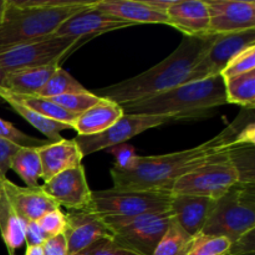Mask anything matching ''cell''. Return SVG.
Here are the masks:
<instances>
[{"instance_id": "9c48e42d", "label": "cell", "mask_w": 255, "mask_h": 255, "mask_svg": "<svg viewBox=\"0 0 255 255\" xmlns=\"http://www.w3.org/2000/svg\"><path fill=\"white\" fill-rule=\"evenodd\" d=\"M183 120L179 115H144L125 114L106 131L94 136H77L75 142L79 146L82 156H89L102 149H110L119 144L126 143L128 139L147 129L159 127L171 121Z\"/></svg>"}, {"instance_id": "8fae6325", "label": "cell", "mask_w": 255, "mask_h": 255, "mask_svg": "<svg viewBox=\"0 0 255 255\" xmlns=\"http://www.w3.org/2000/svg\"><path fill=\"white\" fill-rule=\"evenodd\" d=\"M251 46H255V29L218 35L198 64L193 67L191 81L221 75L237 54Z\"/></svg>"}, {"instance_id": "d6a6232c", "label": "cell", "mask_w": 255, "mask_h": 255, "mask_svg": "<svg viewBox=\"0 0 255 255\" xmlns=\"http://www.w3.org/2000/svg\"><path fill=\"white\" fill-rule=\"evenodd\" d=\"M255 70V46H251L237 54L229 64L224 67L221 76L223 79L238 76Z\"/></svg>"}, {"instance_id": "484cf974", "label": "cell", "mask_w": 255, "mask_h": 255, "mask_svg": "<svg viewBox=\"0 0 255 255\" xmlns=\"http://www.w3.org/2000/svg\"><path fill=\"white\" fill-rule=\"evenodd\" d=\"M223 80L228 104L248 110L255 109V70Z\"/></svg>"}, {"instance_id": "4dcf8cb0", "label": "cell", "mask_w": 255, "mask_h": 255, "mask_svg": "<svg viewBox=\"0 0 255 255\" xmlns=\"http://www.w3.org/2000/svg\"><path fill=\"white\" fill-rule=\"evenodd\" d=\"M241 184H255V144H241L231 151Z\"/></svg>"}, {"instance_id": "6da1fadb", "label": "cell", "mask_w": 255, "mask_h": 255, "mask_svg": "<svg viewBox=\"0 0 255 255\" xmlns=\"http://www.w3.org/2000/svg\"><path fill=\"white\" fill-rule=\"evenodd\" d=\"M249 110H247L248 114ZM243 112L221 133L199 146L159 156H136L125 168L112 167L110 176L114 188L131 191L171 192L178 178L206 163L217 154L232 151L241 144H255L253 115L249 119Z\"/></svg>"}, {"instance_id": "836d02e7", "label": "cell", "mask_w": 255, "mask_h": 255, "mask_svg": "<svg viewBox=\"0 0 255 255\" xmlns=\"http://www.w3.org/2000/svg\"><path fill=\"white\" fill-rule=\"evenodd\" d=\"M76 255H139L114 241V238H102L95 242L89 248Z\"/></svg>"}, {"instance_id": "74e56055", "label": "cell", "mask_w": 255, "mask_h": 255, "mask_svg": "<svg viewBox=\"0 0 255 255\" xmlns=\"http://www.w3.org/2000/svg\"><path fill=\"white\" fill-rule=\"evenodd\" d=\"M19 148L20 146L17 144L0 138V179H6L7 172L10 171V162Z\"/></svg>"}, {"instance_id": "8d00e7d4", "label": "cell", "mask_w": 255, "mask_h": 255, "mask_svg": "<svg viewBox=\"0 0 255 255\" xmlns=\"http://www.w3.org/2000/svg\"><path fill=\"white\" fill-rule=\"evenodd\" d=\"M110 153L114 154L115 157V164L114 167L116 168H125V167L129 166L131 162L133 161L136 154V149L131 144H119L116 147H112V148L107 149Z\"/></svg>"}, {"instance_id": "7bdbcfd3", "label": "cell", "mask_w": 255, "mask_h": 255, "mask_svg": "<svg viewBox=\"0 0 255 255\" xmlns=\"http://www.w3.org/2000/svg\"><path fill=\"white\" fill-rule=\"evenodd\" d=\"M6 1L7 0H0V21H1L2 16H4L5 9H6Z\"/></svg>"}, {"instance_id": "f1b7e54d", "label": "cell", "mask_w": 255, "mask_h": 255, "mask_svg": "<svg viewBox=\"0 0 255 255\" xmlns=\"http://www.w3.org/2000/svg\"><path fill=\"white\" fill-rule=\"evenodd\" d=\"M85 91L87 90L75 77H72L69 71L59 66L36 96L52 99V97L62 96V95L79 94V92Z\"/></svg>"}, {"instance_id": "52a82bcc", "label": "cell", "mask_w": 255, "mask_h": 255, "mask_svg": "<svg viewBox=\"0 0 255 255\" xmlns=\"http://www.w3.org/2000/svg\"><path fill=\"white\" fill-rule=\"evenodd\" d=\"M237 184H241V178L229 151L217 154L177 179L171 193L207 197L216 201Z\"/></svg>"}, {"instance_id": "4316f807", "label": "cell", "mask_w": 255, "mask_h": 255, "mask_svg": "<svg viewBox=\"0 0 255 255\" xmlns=\"http://www.w3.org/2000/svg\"><path fill=\"white\" fill-rule=\"evenodd\" d=\"M10 169L14 171L24 181L26 187L34 188L39 186V178H41V162H40L37 148L20 147L12 156L10 162Z\"/></svg>"}, {"instance_id": "ffe728a7", "label": "cell", "mask_w": 255, "mask_h": 255, "mask_svg": "<svg viewBox=\"0 0 255 255\" xmlns=\"http://www.w3.org/2000/svg\"><path fill=\"white\" fill-rule=\"evenodd\" d=\"M95 9L102 14L109 15L122 21L139 24H167L168 17L163 12H159L149 7L143 0H96Z\"/></svg>"}, {"instance_id": "60d3db41", "label": "cell", "mask_w": 255, "mask_h": 255, "mask_svg": "<svg viewBox=\"0 0 255 255\" xmlns=\"http://www.w3.org/2000/svg\"><path fill=\"white\" fill-rule=\"evenodd\" d=\"M177 0H143V2L146 5H148L149 7H152L153 10L159 12H163L167 15V11L169 10V7L176 2Z\"/></svg>"}, {"instance_id": "f6af8a7d", "label": "cell", "mask_w": 255, "mask_h": 255, "mask_svg": "<svg viewBox=\"0 0 255 255\" xmlns=\"http://www.w3.org/2000/svg\"><path fill=\"white\" fill-rule=\"evenodd\" d=\"M1 181H4V179H0V184H1Z\"/></svg>"}, {"instance_id": "e0dca14e", "label": "cell", "mask_w": 255, "mask_h": 255, "mask_svg": "<svg viewBox=\"0 0 255 255\" xmlns=\"http://www.w3.org/2000/svg\"><path fill=\"white\" fill-rule=\"evenodd\" d=\"M214 199L187 194H172L168 212L172 219L193 238L201 233L211 216Z\"/></svg>"}, {"instance_id": "1f68e13d", "label": "cell", "mask_w": 255, "mask_h": 255, "mask_svg": "<svg viewBox=\"0 0 255 255\" xmlns=\"http://www.w3.org/2000/svg\"><path fill=\"white\" fill-rule=\"evenodd\" d=\"M52 101L61 106L62 109L67 110V111L72 112V114L81 115L90 107L94 106L97 101L100 100L99 96L90 91L79 92V94H69L62 95V96L52 97Z\"/></svg>"}, {"instance_id": "5bb4252c", "label": "cell", "mask_w": 255, "mask_h": 255, "mask_svg": "<svg viewBox=\"0 0 255 255\" xmlns=\"http://www.w3.org/2000/svg\"><path fill=\"white\" fill-rule=\"evenodd\" d=\"M64 236L69 255H76L102 238H112L106 224L87 209L71 211L66 214Z\"/></svg>"}, {"instance_id": "d4e9b609", "label": "cell", "mask_w": 255, "mask_h": 255, "mask_svg": "<svg viewBox=\"0 0 255 255\" xmlns=\"http://www.w3.org/2000/svg\"><path fill=\"white\" fill-rule=\"evenodd\" d=\"M0 100H2V101L6 102V104H9L16 114H19L22 119L26 120L30 125H32V126L37 129V131L41 132L49 142L61 141L62 137L60 136V133H61L62 131H65V129H72V127L69 126V125L54 121V120H50L47 119V117L41 116L40 114L35 112L34 110L29 109V107H26L25 105L20 104L19 101L6 96V95L0 94Z\"/></svg>"}, {"instance_id": "9a60e30c", "label": "cell", "mask_w": 255, "mask_h": 255, "mask_svg": "<svg viewBox=\"0 0 255 255\" xmlns=\"http://www.w3.org/2000/svg\"><path fill=\"white\" fill-rule=\"evenodd\" d=\"M131 26H134V25L102 14L92 5L66 20L55 31L54 36L91 40L92 37L99 36V35L115 31V30L127 29Z\"/></svg>"}, {"instance_id": "f35d334b", "label": "cell", "mask_w": 255, "mask_h": 255, "mask_svg": "<svg viewBox=\"0 0 255 255\" xmlns=\"http://www.w3.org/2000/svg\"><path fill=\"white\" fill-rule=\"evenodd\" d=\"M50 238L39 222H27L25 223V242L26 246H42L44 242Z\"/></svg>"}, {"instance_id": "f546056e", "label": "cell", "mask_w": 255, "mask_h": 255, "mask_svg": "<svg viewBox=\"0 0 255 255\" xmlns=\"http://www.w3.org/2000/svg\"><path fill=\"white\" fill-rule=\"evenodd\" d=\"M231 241L223 236L199 233L192 238L188 255H227Z\"/></svg>"}, {"instance_id": "7402d4cb", "label": "cell", "mask_w": 255, "mask_h": 255, "mask_svg": "<svg viewBox=\"0 0 255 255\" xmlns=\"http://www.w3.org/2000/svg\"><path fill=\"white\" fill-rule=\"evenodd\" d=\"M57 67V65H50L6 72L1 87L16 95H39Z\"/></svg>"}, {"instance_id": "d590c367", "label": "cell", "mask_w": 255, "mask_h": 255, "mask_svg": "<svg viewBox=\"0 0 255 255\" xmlns=\"http://www.w3.org/2000/svg\"><path fill=\"white\" fill-rule=\"evenodd\" d=\"M255 254V228L231 242L227 255H254Z\"/></svg>"}, {"instance_id": "83f0119b", "label": "cell", "mask_w": 255, "mask_h": 255, "mask_svg": "<svg viewBox=\"0 0 255 255\" xmlns=\"http://www.w3.org/2000/svg\"><path fill=\"white\" fill-rule=\"evenodd\" d=\"M192 237L172 219L152 255H188Z\"/></svg>"}, {"instance_id": "e575fe53", "label": "cell", "mask_w": 255, "mask_h": 255, "mask_svg": "<svg viewBox=\"0 0 255 255\" xmlns=\"http://www.w3.org/2000/svg\"><path fill=\"white\" fill-rule=\"evenodd\" d=\"M39 224L49 237L64 233L66 228V214L62 213L60 208L49 212L39 219Z\"/></svg>"}, {"instance_id": "603a6c76", "label": "cell", "mask_w": 255, "mask_h": 255, "mask_svg": "<svg viewBox=\"0 0 255 255\" xmlns=\"http://www.w3.org/2000/svg\"><path fill=\"white\" fill-rule=\"evenodd\" d=\"M0 234L10 255L25 243V223L12 209L0 184Z\"/></svg>"}, {"instance_id": "ac0fdd59", "label": "cell", "mask_w": 255, "mask_h": 255, "mask_svg": "<svg viewBox=\"0 0 255 255\" xmlns=\"http://www.w3.org/2000/svg\"><path fill=\"white\" fill-rule=\"evenodd\" d=\"M40 162H41V179L50 181L67 169L81 166L84 156L80 151L75 139H64L50 142L37 148Z\"/></svg>"}, {"instance_id": "30bf717a", "label": "cell", "mask_w": 255, "mask_h": 255, "mask_svg": "<svg viewBox=\"0 0 255 255\" xmlns=\"http://www.w3.org/2000/svg\"><path fill=\"white\" fill-rule=\"evenodd\" d=\"M172 217L168 209L149 212L110 229L114 241L139 255H152L168 229Z\"/></svg>"}, {"instance_id": "44dd1931", "label": "cell", "mask_w": 255, "mask_h": 255, "mask_svg": "<svg viewBox=\"0 0 255 255\" xmlns=\"http://www.w3.org/2000/svg\"><path fill=\"white\" fill-rule=\"evenodd\" d=\"M122 115L124 110L119 104L100 97L94 106L79 115L72 129L77 132V136H94L110 128Z\"/></svg>"}, {"instance_id": "b9f144b4", "label": "cell", "mask_w": 255, "mask_h": 255, "mask_svg": "<svg viewBox=\"0 0 255 255\" xmlns=\"http://www.w3.org/2000/svg\"><path fill=\"white\" fill-rule=\"evenodd\" d=\"M25 255H44L42 246H26Z\"/></svg>"}, {"instance_id": "277c9868", "label": "cell", "mask_w": 255, "mask_h": 255, "mask_svg": "<svg viewBox=\"0 0 255 255\" xmlns=\"http://www.w3.org/2000/svg\"><path fill=\"white\" fill-rule=\"evenodd\" d=\"M228 104L221 75L187 82L147 100L120 105L125 114L179 115L183 119L198 116L214 107Z\"/></svg>"}, {"instance_id": "7c38bea8", "label": "cell", "mask_w": 255, "mask_h": 255, "mask_svg": "<svg viewBox=\"0 0 255 255\" xmlns=\"http://www.w3.org/2000/svg\"><path fill=\"white\" fill-rule=\"evenodd\" d=\"M209 11V34L226 35L255 29L254 0H204Z\"/></svg>"}, {"instance_id": "2e32d148", "label": "cell", "mask_w": 255, "mask_h": 255, "mask_svg": "<svg viewBox=\"0 0 255 255\" xmlns=\"http://www.w3.org/2000/svg\"><path fill=\"white\" fill-rule=\"evenodd\" d=\"M1 186L12 209L16 212V214L22 219L24 223L37 222L46 213L60 208L42 191L41 186L34 187V188L20 187L12 183L7 178L1 181Z\"/></svg>"}, {"instance_id": "cb8c5ba5", "label": "cell", "mask_w": 255, "mask_h": 255, "mask_svg": "<svg viewBox=\"0 0 255 255\" xmlns=\"http://www.w3.org/2000/svg\"><path fill=\"white\" fill-rule=\"evenodd\" d=\"M0 94L6 95V96L11 97V99L16 100L20 104L34 110L35 112L40 114L41 116L54 120V121L62 122V124H66L71 127L74 122L77 120V117H79V115L72 114V112L62 109L61 106L55 104L51 99H46V97L36 96V95H16L9 92L7 90L2 89V87H0Z\"/></svg>"}, {"instance_id": "ee69618b", "label": "cell", "mask_w": 255, "mask_h": 255, "mask_svg": "<svg viewBox=\"0 0 255 255\" xmlns=\"http://www.w3.org/2000/svg\"><path fill=\"white\" fill-rule=\"evenodd\" d=\"M4 76H5V74L2 72V70L0 69V87H1V85H2V80H4Z\"/></svg>"}, {"instance_id": "ab89813d", "label": "cell", "mask_w": 255, "mask_h": 255, "mask_svg": "<svg viewBox=\"0 0 255 255\" xmlns=\"http://www.w3.org/2000/svg\"><path fill=\"white\" fill-rule=\"evenodd\" d=\"M44 255H69L67 252V242L64 233L50 237L42 244Z\"/></svg>"}, {"instance_id": "7a4b0ae2", "label": "cell", "mask_w": 255, "mask_h": 255, "mask_svg": "<svg viewBox=\"0 0 255 255\" xmlns=\"http://www.w3.org/2000/svg\"><path fill=\"white\" fill-rule=\"evenodd\" d=\"M218 35L184 36L179 46L159 64L131 79L99 89L95 95L119 105L151 99L191 82L193 67Z\"/></svg>"}, {"instance_id": "8992f818", "label": "cell", "mask_w": 255, "mask_h": 255, "mask_svg": "<svg viewBox=\"0 0 255 255\" xmlns=\"http://www.w3.org/2000/svg\"><path fill=\"white\" fill-rule=\"evenodd\" d=\"M255 228V184H237L214 202L213 211L201 233L234 241Z\"/></svg>"}, {"instance_id": "5b68a950", "label": "cell", "mask_w": 255, "mask_h": 255, "mask_svg": "<svg viewBox=\"0 0 255 255\" xmlns=\"http://www.w3.org/2000/svg\"><path fill=\"white\" fill-rule=\"evenodd\" d=\"M171 197V192L102 189L92 192L86 209L111 229L149 212L167 211Z\"/></svg>"}, {"instance_id": "ba28073f", "label": "cell", "mask_w": 255, "mask_h": 255, "mask_svg": "<svg viewBox=\"0 0 255 255\" xmlns=\"http://www.w3.org/2000/svg\"><path fill=\"white\" fill-rule=\"evenodd\" d=\"M79 37L51 36L14 46L0 52V69L4 74L15 70L57 65L87 42Z\"/></svg>"}, {"instance_id": "4fadbf2b", "label": "cell", "mask_w": 255, "mask_h": 255, "mask_svg": "<svg viewBox=\"0 0 255 255\" xmlns=\"http://www.w3.org/2000/svg\"><path fill=\"white\" fill-rule=\"evenodd\" d=\"M41 188L57 206L66 207L70 212L86 209L91 202L92 191L82 164L52 177Z\"/></svg>"}, {"instance_id": "d6986e66", "label": "cell", "mask_w": 255, "mask_h": 255, "mask_svg": "<svg viewBox=\"0 0 255 255\" xmlns=\"http://www.w3.org/2000/svg\"><path fill=\"white\" fill-rule=\"evenodd\" d=\"M169 26L184 36L209 34V11L204 0H177L167 11Z\"/></svg>"}, {"instance_id": "3957f363", "label": "cell", "mask_w": 255, "mask_h": 255, "mask_svg": "<svg viewBox=\"0 0 255 255\" xmlns=\"http://www.w3.org/2000/svg\"><path fill=\"white\" fill-rule=\"evenodd\" d=\"M96 0H7L0 21V52L46 39Z\"/></svg>"}]
</instances>
